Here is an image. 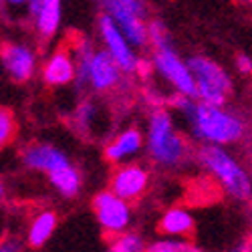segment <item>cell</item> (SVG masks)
<instances>
[{
    "label": "cell",
    "instance_id": "8fae6325",
    "mask_svg": "<svg viewBox=\"0 0 252 252\" xmlns=\"http://www.w3.org/2000/svg\"><path fill=\"white\" fill-rule=\"evenodd\" d=\"M0 63L14 83H27L38 69V55L27 43H2Z\"/></svg>",
    "mask_w": 252,
    "mask_h": 252
},
{
    "label": "cell",
    "instance_id": "2e32d148",
    "mask_svg": "<svg viewBox=\"0 0 252 252\" xmlns=\"http://www.w3.org/2000/svg\"><path fill=\"white\" fill-rule=\"evenodd\" d=\"M57 226H59V216L55 210L47 208V210L36 212L27 228V246L32 250L43 248L57 232Z\"/></svg>",
    "mask_w": 252,
    "mask_h": 252
},
{
    "label": "cell",
    "instance_id": "7402d4cb",
    "mask_svg": "<svg viewBox=\"0 0 252 252\" xmlns=\"http://www.w3.org/2000/svg\"><path fill=\"white\" fill-rule=\"evenodd\" d=\"M115 2H119V4H123V6H127L129 10L137 12V14L143 16V18H148V14H150L148 0H115Z\"/></svg>",
    "mask_w": 252,
    "mask_h": 252
},
{
    "label": "cell",
    "instance_id": "9c48e42d",
    "mask_svg": "<svg viewBox=\"0 0 252 252\" xmlns=\"http://www.w3.org/2000/svg\"><path fill=\"white\" fill-rule=\"evenodd\" d=\"M152 176L150 170L141 163H133V161H125L119 163L109 180V192H113L115 196H119L125 202H137L150 188Z\"/></svg>",
    "mask_w": 252,
    "mask_h": 252
},
{
    "label": "cell",
    "instance_id": "30bf717a",
    "mask_svg": "<svg viewBox=\"0 0 252 252\" xmlns=\"http://www.w3.org/2000/svg\"><path fill=\"white\" fill-rule=\"evenodd\" d=\"M99 4L103 14H107L113 20L115 27L123 32V36L129 40V45L135 51L148 47V18L139 16L137 12L115 2V0H99Z\"/></svg>",
    "mask_w": 252,
    "mask_h": 252
},
{
    "label": "cell",
    "instance_id": "52a82bcc",
    "mask_svg": "<svg viewBox=\"0 0 252 252\" xmlns=\"http://www.w3.org/2000/svg\"><path fill=\"white\" fill-rule=\"evenodd\" d=\"M91 208H93V216H95L97 224L101 226L105 234L117 236V234H123L129 230L131 220H133L131 204L121 200L113 192H109V190L97 192L91 200Z\"/></svg>",
    "mask_w": 252,
    "mask_h": 252
},
{
    "label": "cell",
    "instance_id": "3957f363",
    "mask_svg": "<svg viewBox=\"0 0 252 252\" xmlns=\"http://www.w3.org/2000/svg\"><path fill=\"white\" fill-rule=\"evenodd\" d=\"M143 145L148 150L150 159L163 170H176L190 158L188 139L176 127L174 115L163 107H156L150 113Z\"/></svg>",
    "mask_w": 252,
    "mask_h": 252
},
{
    "label": "cell",
    "instance_id": "44dd1931",
    "mask_svg": "<svg viewBox=\"0 0 252 252\" xmlns=\"http://www.w3.org/2000/svg\"><path fill=\"white\" fill-rule=\"evenodd\" d=\"M95 117H97V107H95L93 101H83V103H79V107H77V111H75V121L79 123V127L87 129L89 125L95 121Z\"/></svg>",
    "mask_w": 252,
    "mask_h": 252
},
{
    "label": "cell",
    "instance_id": "4316f807",
    "mask_svg": "<svg viewBox=\"0 0 252 252\" xmlns=\"http://www.w3.org/2000/svg\"><path fill=\"white\" fill-rule=\"evenodd\" d=\"M6 2H8L10 6L20 8V6H27V4H29V0H6Z\"/></svg>",
    "mask_w": 252,
    "mask_h": 252
},
{
    "label": "cell",
    "instance_id": "5bb4252c",
    "mask_svg": "<svg viewBox=\"0 0 252 252\" xmlns=\"http://www.w3.org/2000/svg\"><path fill=\"white\" fill-rule=\"evenodd\" d=\"M43 81L49 87H65L75 81V61L73 53L67 47H61L51 53V57L43 65Z\"/></svg>",
    "mask_w": 252,
    "mask_h": 252
},
{
    "label": "cell",
    "instance_id": "cb8c5ba5",
    "mask_svg": "<svg viewBox=\"0 0 252 252\" xmlns=\"http://www.w3.org/2000/svg\"><path fill=\"white\" fill-rule=\"evenodd\" d=\"M135 73L141 77V79H148V77H152V73H154V67H152V61L148 59V61H143L141 57H139V61H137V65H135Z\"/></svg>",
    "mask_w": 252,
    "mask_h": 252
},
{
    "label": "cell",
    "instance_id": "d4e9b609",
    "mask_svg": "<svg viewBox=\"0 0 252 252\" xmlns=\"http://www.w3.org/2000/svg\"><path fill=\"white\" fill-rule=\"evenodd\" d=\"M0 252H23V242L18 238H6L0 242Z\"/></svg>",
    "mask_w": 252,
    "mask_h": 252
},
{
    "label": "cell",
    "instance_id": "e0dca14e",
    "mask_svg": "<svg viewBox=\"0 0 252 252\" xmlns=\"http://www.w3.org/2000/svg\"><path fill=\"white\" fill-rule=\"evenodd\" d=\"M158 228H159V232H163L165 236L188 238L194 232L196 220H194L192 212L188 208L174 206V208H167L161 214V218L158 222Z\"/></svg>",
    "mask_w": 252,
    "mask_h": 252
},
{
    "label": "cell",
    "instance_id": "277c9868",
    "mask_svg": "<svg viewBox=\"0 0 252 252\" xmlns=\"http://www.w3.org/2000/svg\"><path fill=\"white\" fill-rule=\"evenodd\" d=\"M148 47H152V67L167 85L174 89V93H182L186 97L196 95L194 79L188 69L186 59L174 47L172 34L167 32L161 20H148Z\"/></svg>",
    "mask_w": 252,
    "mask_h": 252
},
{
    "label": "cell",
    "instance_id": "4fadbf2b",
    "mask_svg": "<svg viewBox=\"0 0 252 252\" xmlns=\"http://www.w3.org/2000/svg\"><path fill=\"white\" fill-rule=\"evenodd\" d=\"M29 18L32 20L36 34L49 40L53 38L63 23V0H29Z\"/></svg>",
    "mask_w": 252,
    "mask_h": 252
},
{
    "label": "cell",
    "instance_id": "ffe728a7",
    "mask_svg": "<svg viewBox=\"0 0 252 252\" xmlns=\"http://www.w3.org/2000/svg\"><path fill=\"white\" fill-rule=\"evenodd\" d=\"M16 117L12 113V109L8 107H0V150H4L6 145L12 143L14 135H16Z\"/></svg>",
    "mask_w": 252,
    "mask_h": 252
},
{
    "label": "cell",
    "instance_id": "6da1fadb",
    "mask_svg": "<svg viewBox=\"0 0 252 252\" xmlns=\"http://www.w3.org/2000/svg\"><path fill=\"white\" fill-rule=\"evenodd\" d=\"M170 105L186 119L188 131L200 145L230 148L246 137V119L226 105H208L182 93H174Z\"/></svg>",
    "mask_w": 252,
    "mask_h": 252
},
{
    "label": "cell",
    "instance_id": "5b68a950",
    "mask_svg": "<svg viewBox=\"0 0 252 252\" xmlns=\"http://www.w3.org/2000/svg\"><path fill=\"white\" fill-rule=\"evenodd\" d=\"M196 161L204 172L212 176L226 196L236 202L250 200V174L240 159L224 145H200Z\"/></svg>",
    "mask_w": 252,
    "mask_h": 252
},
{
    "label": "cell",
    "instance_id": "8992f818",
    "mask_svg": "<svg viewBox=\"0 0 252 252\" xmlns=\"http://www.w3.org/2000/svg\"><path fill=\"white\" fill-rule=\"evenodd\" d=\"M186 63L194 79V89H196L194 99L208 105H226L234 87L232 75L218 61L206 55H194Z\"/></svg>",
    "mask_w": 252,
    "mask_h": 252
},
{
    "label": "cell",
    "instance_id": "83f0119b",
    "mask_svg": "<svg viewBox=\"0 0 252 252\" xmlns=\"http://www.w3.org/2000/svg\"><path fill=\"white\" fill-rule=\"evenodd\" d=\"M2 200H4V184L0 182V202H2Z\"/></svg>",
    "mask_w": 252,
    "mask_h": 252
},
{
    "label": "cell",
    "instance_id": "7c38bea8",
    "mask_svg": "<svg viewBox=\"0 0 252 252\" xmlns=\"http://www.w3.org/2000/svg\"><path fill=\"white\" fill-rule=\"evenodd\" d=\"M123 73L115 65V61L105 53L103 49H97L91 53L89 65H87V83L85 87H91L95 93H111L123 83Z\"/></svg>",
    "mask_w": 252,
    "mask_h": 252
},
{
    "label": "cell",
    "instance_id": "9a60e30c",
    "mask_svg": "<svg viewBox=\"0 0 252 252\" xmlns=\"http://www.w3.org/2000/svg\"><path fill=\"white\" fill-rule=\"evenodd\" d=\"M143 150V133L137 127H127L119 131L107 145H105V159L109 163H125L137 158Z\"/></svg>",
    "mask_w": 252,
    "mask_h": 252
},
{
    "label": "cell",
    "instance_id": "ba28073f",
    "mask_svg": "<svg viewBox=\"0 0 252 252\" xmlns=\"http://www.w3.org/2000/svg\"><path fill=\"white\" fill-rule=\"evenodd\" d=\"M97 32H99V38L103 43V51L115 61V65L121 69V73L123 75H135V65L139 61V55L107 14L99 16Z\"/></svg>",
    "mask_w": 252,
    "mask_h": 252
},
{
    "label": "cell",
    "instance_id": "d6986e66",
    "mask_svg": "<svg viewBox=\"0 0 252 252\" xmlns=\"http://www.w3.org/2000/svg\"><path fill=\"white\" fill-rule=\"evenodd\" d=\"M145 240L137 232H123L113 236L107 252H143Z\"/></svg>",
    "mask_w": 252,
    "mask_h": 252
},
{
    "label": "cell",
    "instance_id": "603a6c76",
    "mask_svg": "<svg viewBox=\"0 0 252 252\" xmlns=\"http://www.w3.org/2000/svg\"><path fill=\"white\" fill-rule=\"evenodd\" d=\"M236 71L242 73V75H250V71H252V59L246 53H240L236 57Z\"/></svg>",
    "mask_w": 252,
    "mask_h": 252
},
{
    "label": "cell",
    "instance_id": "ac0fdd59",
    "mask_svg": "<svg viewBox=\"0 0 252 252\" xmlns=\"http://www.w3.org/2000/svg\"><path fill=\"white\" fill-rule=\"evenodd\" d=\"M143 252H202V248L188 238L163 236V238H158L150 244H145Z\"/></svg>",
    "mask_w": 252,
    "mask_h": 252
},
{
    "label": "cell",
    "instance_id": "484cf974",
    "mask_svg": "<svg viewBox=\"0 0 252 252\" xmlns=\"http://www.w3.org/2000/svg\"><path fill=\"white\" fill-rule=\"evenodd\" d=\"M230 252H250V238H244V242H238Z\"/></svg>",
    "mask_w": 252,
    "mask_h": 252
},
{
    "label": "cell",
    "instance_id": "7a4b0ae2",
    "mask_svg": "<svg viewBox=\"0 0 252 252\" xmlns=\"http://www.w3.org/2000/svg\"><path fill=\"white\" fill-rule=\"evenodd\" d=\"M23 163L32 172L45 174L55 192L67 200L81 194L83 176L65 150L55 143H29L23 150Z\"/></svg>",
    "mask_w": 252,
    "mask_h": 252
}]
</instances>
